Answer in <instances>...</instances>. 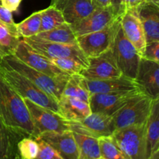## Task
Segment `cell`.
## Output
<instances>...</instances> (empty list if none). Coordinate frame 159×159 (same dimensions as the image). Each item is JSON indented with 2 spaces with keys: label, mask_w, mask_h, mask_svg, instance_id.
Returning <instances> with one entry per match:
<instances>
[{
  "label": "cell",
  "mask_w": 159,
  "mask_h": 159,
  "mask_svg": "<svg viewBox=\"0 0 159 159\" xmlns=\"http://www.w3.org/2000/svg\"><path fill=\"white\" fill-rule=\"evenodd\" d=\"M140 91L152 100L159 98V63L142 57L134 79Z\"/></svg>",
  "instance_id": "5bb4252c"
},
{
  "label": "cell",
  "mask_w": 159,
  "mask_h": 159,
  "mask_svg": "<svg viewBox=\"0 0 159 159\" xmlns=\"http://www.w3.org/2000/svg\"><path fill=\"white\" fill-rule=\"evenodd\" d=\"M37 138L48 143L64 159H79V149L72 131L46 132Z\"/></svg>",
  "instance_id": "e0dca14e"
},
{
  "label": "cell",
  "mask_w": 159,
  "mask_h": 159,
  "mask_svg": "<svg viewBox=\"0 0 159 159\" xmlns=\"http://www.w3.org/2000/svg\"><path fill=\"white\" fill-rule=\"evenodd\" d=\"M40 40L52 43H76L77 37L75 35L71 25L67 23L57 26L52 30L40 32L37 35L33 36Z\"/></svg>",
  "instance_id": "cb8c5ba5"
},
{
  "label": "cell",
  "mask_w": 159,
  "mask_h": 159,
  "mask_svg": "<svg viewBox=\"0 0 159 159\" xmlns=\"http://www.w3.org/2000/svg\"><path fill=\"white\" fill-rule=\"evenodd\" d=\"M119 17L115 14L112 6L98 8L78 23L71 25L76 37L90 33L96 32L107 27Z\"/></svg>",
  "instance_id": "9a60e30c"
},
{
  "label": "cell",
  "mask_w": 159,
  "mask_h": 159,
  "mask_svg": "<svg viewBox=\"0 0 159 159\" xmlns=\"http://www.w3.org/2000/svg\"><path fill=\"white\" fill-rule=\"evenodd\" d=\"M20 40V37L12 36L0 25V57L2 58L9 54H13Z\"/></svg>",
  "instance_id": "f546056e"
},
{
  "label": "cell",
  "mask_w": 159,
  "mask_h": 159,
  "mask_svg": "<svg viewBox=\"0 0 159 159\" xmlns=\"http://www.w3.org/2000/svg\"><path fill=\"white\" fill-rule=\"evenodd\" d=\"M143 57L159 63V41L147 43Z\"/></svg>",
  "instance_id": "e575fe53"
},
{
  "label": "cell",
  "mask_w": 159,
  "mask_h": 159,
  "mask_svg": "<svg viewBox=\"0 0 159 159\" xmlns=\"http://www.w3.org/2000/svg\"><path fill=\"white\" fill-rule=\"evenodd\" d=\"M58 107L59 114L68 121H79L92 113L89 102L75 97L61 96Z\"/></svg>",
  "instance_id": "7402d4cb"
},
{
  "label": "cell",
  "mask_w": 159,
  "mask_h": 159,
  "mask_svg": "<svg viewBox=\"0 0 159 159\" xmlns=\"http://www.w3.org/2000/svg\"><path fill=\"white\" fill-rule=\"evenodd\" d=\"M64 23H65V20L61 11L52 5L41 10L40 32L52 30Z\"/></svg>",
  "instance_id": "f1b7e54d"
},
{
  "label": "cell",
  "mask_w": 159,
  "mask_h": 159,
  "mask_svg": "<svg viewBox=\"0 0 159 159\" xmlns=\"http://www.w3.org/2000/svg\"><path fill=\"white\" fill-rule=\"evenodd\" d=\"M82 76L79 74L71 75L66 82L61 96L75 97L86 102H89L90 93L82 85Z\"/></svg>",
  "instance_id": "484cf974"
},
{
  "label": "cell",
  "mask_w": 159,
  "mask_h": 159,
  "mask_svg": "<svg viewBox=\"0 0 159 159\" xmlns=\"http://www.w3.org/2000/svg\"><path fill=\"white\" fill-rule=\"evenodd\" d=\"M110 1H111V6L113 7L115 14L118 17H120L124 14L121 0H110Z\"/></svg>",
  "instance_id": "74e56055"
},
{
  "label": "cell",
  "mask_w": 159,
  "mask_h": 159,
  "mask_svg": "<svg viewBox=\"0 0 159 159\" xmlns=\"http://www.w3.org/2000/svg\"><path fill=\"white\" fill-rule=\"evenodd\" d=\"M79 149V159H101L99 139L72 132Z\"/></svg>",
  "instance_id": "d4e9b609"
},
{
  "label": "cell",
  "mask_w": 159,
  "mask_h": 159,
  "mask_svg": "<svg viewBox=\"0 0 159 159\" xmlns=\"http://www.w3.org/2000/svg\"><path fill=\"white\" fill-rule=\"evenodd\" d=\"M1 62L22 75L25 76L47 94L52 96L57 102L61 96L66 82L70 78L51 77L25 65L13 54H9L2 57Z\"/></svg>",
  "instance_id": "3957f363"
},
{
  "label": "cell",
  "mask_w": 159,
  "mask_h": 159,
  "mask_svg": "<svg viewBox=\"0 0 159 159\" xmlns=\"http://www.w3.org/2000/svg\"><path fill=\"white\" fill-rule=\"evenodd\" d=\"M152 99L142 93L132 98L124 107L113 115L116 130L147 123Z\"/></svg>",
  "instance_id": "8992f818"
},
{
  "label": "cell",
  "mask_w": 159,
  "mask_h": 159,
  "mask_svg": "<svg viewBox=\"0 0 159 159\" xmlns=\"http://www.w3.org/2000/svg\"><path fill=\"white\" fill-rule=\"evenodd\" d=\"M112 51L123 75L134 80L142 56L124 35L121 24L115 37Z\"/></svg>",
  "instance_id": "52a82bcc"
},
{
  "label": "cell",
  "mask_w": 159,
  "mask_h": 159,
  "mask_svg": "<svg viewBox=\"0 0 159 159\" xmlns=\"http://www.w3.org/2000/svg\"><path fill=\"white\" fill-rule=\"evenodd\" d=\"M24 137L22 132L6 125L0 116V159L20 158L17 144Z\"/></svg>",
  "instance_id": "44dd1931"
},
{
  "label": "cell",
  "mask_w": 159,
  "mask_h": 159,
  "mask_svg": "<svg viewBox=\"0 0 159 159\" xmlns=\"http://www.w3.org/2000/svg\"><path fill=\"white\" fill-rule=\"evenodd\" d=\"M140 93L141 92L139 89H136L110 93H94L90 94L89 104L92 113L113 116Z\"/></svg>",
  "instance_id": "7c38bea8"
},
{
  "label": "cell",
  "mask_w": 159,
  "mask_h": 159,
  "mask_svg": "<svg viewBox=\"0 0 159 159\" xmlns=\"http://www.w3.org/2000/svg\"><path fill=\"white\" fill-rule=\"evenodd\" d=\"M19 156L21 159H36L39 153L37 140L31 137H24L17 144Z\"/></svg>",
  "instance_id": "4dcf8cb0"
},
{
  "label": "cell",
  "mask_w": 159,
  "mask_h": 159,
  "mask_svg": "<svg viewBox=\"0 0 159 159\" xmlns=\"http://www.w3.org/2000/svg\"><path fill=\"white\" fill-rule=\"evenodd\" d=\"M0 116L9 127L26 137L36 138V132L24 100L0 73Z\"/></svg>",
  "instance_id": "6da1fadb"
},
{
  "label": "cell",
  "mask_w": 159,
  "mask_h": 159,
  "mask_svg": "<svg viewBox=\"0 0 159 159\" xmlns=\"http://www.w3.org/2000/svg\"><path fill=\"white\" fill-rule=\"evenodd\" d=\"M23 40L33 49L48 59L73 58L80 62L85 68L89 65V60L81 51L78 43H52L30 37Z\"/></svg>",
  "instance_id": "ba28073f"
},
{
  "label": "cell",
  "mask_w": 159,
  "mask_h": 159,
  "mask_svg": "<svg viewBox=\"0 0 159 159\" xmlns=\"http://www.w3.org/2000/svg\"><path fill=\"white\" fill-rule=\"evenodd\" d=\"M144 2L151 3L157 7H159V0H144Z\"/></svg>",
  "instance_id": "60d3db41"
},
{
  "label": "cell",
  "mask_w": 159,
  "mask_h": 159,
  "mask_svg": "<svg viewBox=\"0 0 159 159\" xmlns=\"http://www.w3.org/2000/svg\"><path fill=\"white\" fill-rule=\"evenodd\" d=\"M120 26V17L101 30L77 37L78 45L87 58L97 57L112 49Z\"/></svg>",
  "instance_id": "5b68a950"
},
{
  "label": "cell",
  "mask_w": 159,
  "mask_h": 159,
  "mask_svg": "<svg viewBox=\"0 0 159 159\" xmlns=\"http://www.w3.org/2000/svg\"><path fill=\"white\" fill-rule=\"evenodd\" d=\"M120 24L124 35L143 57L147 41L143 25L136 9L126 11L120 16Z\"/></svg>",
  "instance_id": "2e32d148"
},
{
  "label": "cell",
  "mask_w": 159,
  "mask_h": 159,
  "mask_svg": "<svg viewBox=\"0 0 159 159\" xmlns=\"http://www.w3.org/2000/svg\"><path fill=\"white\" fill-rule=\"evenodd\" d=\"M39 144V153L36 159H64L51 145L39 138H36Z\"/></svg>",
  "instance_id": "836d02e7"
},
{
  "label": "cell",
  "mask_w": 159,
  "mask_h": 159,
  "mask_svg": "<svg viewBox=\"0 0 159 159\" xmlns=\"http://www.w3.org/2000/svg\"><path fill=\"white\" fill-rule=\"evenodd\" d=\"M93 6L95 9L98 8H107L111 6V1L110 0H92Z\"/></svg>",
  "instance_id": "f35d334b"
},
{
  "label": "cell",
  "mask_w": 159,
  "mask_h": 159,
  "mask_svg": "<svg viewBox=\"0 0 159 159\" xmlns=\"http://www.w3.org/2000/svg\"><path fill=\"white\" fill-rule=\"evenodd\" d=\"M136 11L143 25L147 43L159 41V7L144 2Z\"/></svg>",
  "instance_id": "ffe728a7"
},
{
  "label": "cell",
  "mask_w": 159,
  "mask_h": 159,
  "mask_svg": "<svg viewBox=\"0 0 159 159\" xmlns=\"http://www.w3.org/2000/svg\"><path fill=\"white\" fill-rule=\"evenodd\" d=\"M111 137L130 159H148L146 124L118 129Z\"/></svg>",
  "instance_id": "277c9868"
},
{
  "label": "cell",
  "mask_w": 159,
  "mask_h": 159,
  "mask_svg": "<svg viewBox=\"0 0 159 159\" xmlns=\"http://www.w3.org/2000/svg\"><path fill=\"white\" fill-rule=\"evenodd\" d=\"M0 73L22 99H29L40 107L59 113L58 102L55 99L47 94L25 76L9 68L1 61Z\"/></svg>",
  "instance_id": "7a4b0ae2"
},
{
  "label": "cell",
  "mask_w": 159,
  "mask_h": 159,
  "mask_svg": "<svg viewBox=\"0 0 159 159\" xmlns=\"http://www.w3.org/2000/svg\"><path fill=\"white\" fill-rule=\"evenodd\" d=\"M51 5L61 11L65 23L70 25L83 20L95 10L92 0H52Z\"/></svg>",
  "instance_id": "d6986e66"
},
{
  "label": "cell",
  "mask_w": 159,
  "mask_h": 159,
  "mask_svg": "<svg viewBox=\"0 0 159 159\" xmlns=\"http://www.w3.org/2000/svg\"><path fill=\"white\" fill-rule=\"evenodd\" d=\"M13 55L25 65L52 78H69L71 76L57 68L48 57L34 51L23 40H20Z\"/></svg>",
  "instance_id": "8fae6325"
},
{
  "label": "cell",
  "mask_w": 159,
  "mask_h": 159,
  "mask_svg": "<svg viewBox=\"0 0 159 159\" xmlns=\"http://www.w3.org/2000/svg\"><path fill=\"white\" fill-rule=\"evenodd\" d=\"M148 159L159 148V98L152 100L150 113L146 123Z\"/></svg>",
  "instance_id": "603a6c76"
},
{
  "label": "cell",
  "mask_w": 159,
  "mask_h": 159,
  "mask_svg": "<svg viewBox=\"0 0 159 159\" xmlns=\"http://www.w3.org/2000/svg\"><path fill=\"white\" fill-rule=\"evenodd\" d=\"M0 25L6 28L12 36L20 37L17 32L16 23L12 18V12L0 5Z\"/></svg>",
  "instance_id": "d6a6232c"
},
{
  "label": "cell",
  "mask_w": 159,
  "mask_h": 159,
  "mask_svg": "<svg viewBox=\"0 0 159 159\" xmlns=\"http://www.w3.org/2000/svg\"><path fill=\"white\" fill-rule=\"evenodd\" d=\"M51 61L57 68L70 75L80 74L81 71L85 68L80 62L73 58H54L51 59Z\"/></svg>",
  "instance_id": "1f68e13d"
},
{
  "label": "cell",
  "mask_w": 159,
  "mask_h": 159,
  "mask_svg": "<svg viewBox=\"0 0 159 159\" xmlns=\"http://www.w3.org/2000/svg\"><path fill=\"white\" fill-rule=\"evenodd\" d=\"M144 2V0H121L124 13L127 10L136 9Z\"/></svg>",
  "instance_id": "d590c367"
},
{
  "label": "cell",
  "mask_w": 159,
  "mask_h": 159,
  "mask_svg": "<svg viewBox=\"0 0 159 159\" xmlns=\"http://www.w3.org/2000/svg\"><path fill=\"white\" fill-rule=\"evenodd\" d=\"M35 128L36 136L46 132H64L70 130L69 121L59 113L23 99ZM36 137V138H37Z\"/></svg>",
  "instance_id": "9c48e42d"
},
{
  "label": "cell",
  "mask_w": 159,
  "mask_h": 159,
  "mask_svg": "<svg viewBox=\"0 0 159 159\" xmlns=\"http://www.w3.org/2000/svg\"><path fill=\"white\" fill-rule=\"evenodd\" d=\"M1 60H2V58H1V57H0V61H1Z\"/></svg>",
  "instance_id": "b9f144b4"
},
{
  "label": "cell",
  "mask_w": 159,
  "mask_h": 159,
  "mask_svg": "<svg viewBox=\"0 0 159 159\" xmlns=\"http://www.w3.org/2000/svg\"><path fill=\"white\" fill-rule=\"evenodd\" d=\"M82 83L90 94L110 93L139 89L134 80H132L124 75L119 78L103 79V80H89L82 77Z\"/></svg>",
  "instance_id": "ac0fdd59"
},
{
  "label": "cell",
  "mask_w": 159,
  "mask_h": 159,
  "mask_svg": "<svg viewBox=\"0 0 159 159\" xmlns=\"http://www.w3.org/2000/svg\"><path fill=\"white\" fill-rule=\"evenodd\" d=\"M149 159H159V148L155 152L152 153V155H151Z\"/></svg>",
  "instance_id": "ab89813d"
},
{
  "label": "cell",
  "mask_w": 159,
  "mask_h": 159,
  "mask_svg": "<svg viewBox=\"0 0 159 159\" xmlns=\"http://www.w3.org/2000/svg\"><path fill=\"white\" fill-rule=\"evenodd\" d=\"M88 67L80 72V75L89 80H103L122 76L112 49L97 57L88 58Z\"/></svg>",
  "instance_id": "4fadbf2b"
},
{
  "label": "cell",
  "mask_w": 159,
  "mask_h": 159,
  "mask_svg": "<svg viewBox=\"0 0 159 159\" xmlns=\"http://www.w3.org/2000/svg\"><path fill=\"white\" fill-rule=\"evenodd\" d=\"M41 26V10L31 14L20 23L16 24L17 32L20 37H27L36 36L40 32Z\"/></svg>",
  "instance_id": "4316f807"
},
{
  "label": "cell",
  "mask_w": 159,
  "mask_h": 159,
  "mask_svg": "<svg viewBox=\"0 0 159 159\" xmlns=\"http://www.w3.org/2000/svg\"><path fill=\"white\" fill-rule=\"evenodd\" d=\"M22 1L23 0H0V5L12 12L18 9Z\"/></svg>",
  "instance_id": "8d00e7d4"
},
{
  "label": "cell",
  "mask_w": 159,
  "mask_h": 159,
  "mask_svg": "<svg viewBox=\"0 0 159 159\" xmlns=\"http://www.w3.org/2000/svg\"><path fill=\"white\" fill-rule=\"evenodd\" d=\"M101 159H130L112 137L99 138Z\"/></svg>",
  "instance_id": "83f0119b"
},
{
  "label": "cell",
  "mask_w": 159,
  "mask_h": 159,
  "mask_svg": "<svg viewBox=\"0 0 159 159\" xmlns=\"http://www.w3.org/2000/svg\"><path fill=\"white\" fill-rule=\"evenodd\" d=\"M70 130L96 138L111 137L116 131L112 116L91 113L79 121H69Z\"/></svg>",
  "instance_id": "30bf717a"
}]
</instances>
